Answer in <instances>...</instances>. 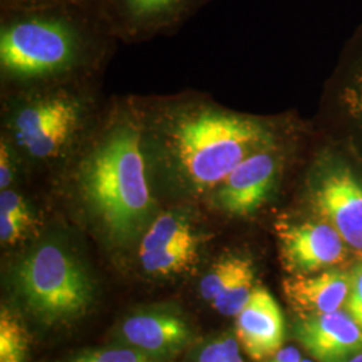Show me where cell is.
Here are the masks:
<instances>
[{
  "label": "cell",
  "instance_id": "obj_20",
  "mask_svg": "<svg viewBox=\"0 0 362 362\" xmlns=\"http://www.w3.org/2000/svg\"><path fill=\"white\" fill-rule=\"evenodd\" d=\"M345 311L362 329V259L350 272V290Z\"/></svg>",
  "mask_w": 362,
  "mask_h": 362
},
{
  "label": "cell",
  "instance_id": "obj_22",
  "mask_svg": "<svg viewBox=\"0 0 362 362\" xmlns=\"http://www.w3.org/2000/svg\"><path fill=\"white\" fill-rule=\"evenodd\" d=\"M179 0H128V7L136 16H148L163 13Z\"/></svg>",
  "mask_w": 362,
  "mask_h": 362
},
{
  "label": "cell",
  "instance_id": "obj_10",
  "mask_svg": "<svg viewBox=\"0 0 362 362\" xmlns=\"http://www.w3.org/2000/svg\"><path fill=\"white\" fill-rule=\"evenodd\" d=\"M294 334L318 362H349L362 353V329L346 311L299 318Z\"/></svg>",
  "mask_w": 362,
  "mask_h": 362
},
{
  "label": "cell",
  "instance_id": "obj_21",
  "mask_svg": "<svg viewBox=\"0 0 362 362\" xmlns=\"http://www.w3.org/2000/svg\"><path fill=\"white\" fill-rule=\"evenodd\" d=\"M231 336H224L208 342L207 345L200 350L196 362H227L230 345H231Z\"/></svg>",
  "mask_w": 362,
  "mask_h": 362
},
{
  "label": "cell",
  "instance_id": "obj_28",
  "mask_svg": "<svg viewBox=\"0 0 362 362\" xmlns=\"http://www.w3.org/2000/svg\"><path fill=\"white\" fill-rule=\"evenodd\" d=\"M299 362H313L311 360H306V358H302Z\"/></svg>",
  "mask_w": 362,
  "mask_h": 362
},
{
  "label": "cell",
  "instance_id": "obj_9",
  "mask_svg": "<svg viewBox=\"0 0 362 362\" xmlns=\"http://www.w3.org/2000/svg\"><path fill=\"white\" fill-rule=\"evenodd\" d=\"M285 318L269 290L258 286L246 306L236 315L235 333L242 349L251 360L263 361L282 349Z\"/></svg>",
  "mask_w": 362,
  "mask_h": 362
},
{
  "label": "cell",
  "instance_id": "obj_3",
  "mask_svg": "<svg viewBox=\"0 0 362 362\" xmlns=\"http://www.w3.org/2000/svg\"><path fill=\"white\" fill-rule=\"evenodd\" d=\"M16 297L43 325H59L83 315L94 286L83 266L65 247L45 243L22 259L13 275Z\"/></svg>",
  "mask_w": 362,
  "mask_h": 362
},
{
  "label": "cell",
  "instance_id": "obj_5",
  "mask_svg": "<svg viewBox=\"0 0 362 362\" xmlns=\"http://www.w3.org/2000/svg\"><path fill=\"white\" fill-rule=\"evenodd\" d=\"M78 105L65 97H47L22 107L13 118L18 145L35 158L57 155L77 128Z\"/></svg>",
  "mask_w": 362,
  "mask_h": 362
},
{
  "label": "cell",
  "instance_id": "obj_26",
  "mask_svg": "<svg viewBox=\"0 0 362 362\" xmlns=\"http://www.w3.org/2000/svg\"><path fill=\"white\" fill-rule=\"evenodd\" d=\"M239 342L236 338L231 339V345H230V353H228V360L227 362H245L242 356H240V349H239Z\"/></svg>",
  "mask_w": 362,
  "mask_h": 362
},
{
  "label": "cell",
  "instance_id": "obj_25",
  "mask_svg": "<svg viewBox=\"0 0 362 362\" xmlns=\"http://www.w3.org/2000/svg\"><path fill=\"white\" fill-rule=\"evenodd\" d=\"M300 360H302V356L299 350L294 346H287L276 351L269 362H299Z\"/></svg>",
  "mask_w": 362,
  "mask_h": 362
},
{
  "label": "cell",
  "instance_id": "obj_18",
  "mask_svg": "<svg viewBox=\"0 0 362 362\" xmlns=\"http://www.w3.org/2000/svg\"><path fill=\"white\" fill-rule=\"evenodd\" d=\"M254 290L255 270L254 264H251L212 300V306L226 317H236L246 306Z\"/></svg>",
  "mask_w": 362,
  "mask_h": 362
},
{
  "label": "cell",
  "instance_id": "obj_11",
  "mask_svg": "<svg viewBox=\"0 0 362 362\" xmlns=\"http://www.w3.org/2000/svg\"><path fill=\"white\" fill-rule=\"evenodd\" d=\"M278 172V160L270 148L246 157L220 184L216 200L226 212L245 216L257 211L269 197Z\"/></svg>",
  "mask_w": 362,
  "mask_h": 362
},
{
  "label": "cell",
  "instance_id": "obj_6",
  "mask_svg": "<svg viewBox=\"0 0 362 362\" xmlns=\"http://www.w3.org/2000/svg\"><path fill=\"white\" fill-rule=\"evenodd\" d=\"M282 264L291 275L329 270L346 255V243L327 221H305L278 227Z\"/></svg>",
  "mask_w": 362,
  "mask_h": 362
},
{
  "label": "cell",
  "instance_id": "obj_12",
  "mask_svg": "<svg viewBox=\"0 0 362 362\" xmlns=\"http://www.w3.org/2000/svg\"><path fill=\"white\" fill-rule=\"evenodd\" d=\"M350 272L324 270L291 275L284 282V293L299 318L322 315L345 308L349 296Z\"/></svg>",
  "mask_w": 362,
  "mask_h": 362
},
{
  "label": "cell",
  "instance_id": "obj_4",
  "mask_svg": "<svg viewBox=\"0 0 362 362\" xmlns=\"http://www.w3.org/2000/svg\"><path fill=\"white\" fill-rule=\"evenodd\" d=\"M73 54V35L59 22L26 21L1 33V66L13 76L34 77L57 71L71 61Z\"/></svg>",
  "mask_w": 362,
  "mask_h": 362
},
{
  "label": "cell",
  "instance_id": "obj_24",
  "mask_svg": "<svg viewBox=\"0 0 362 362\" xmlns=\"http://www.w3.org/2000/svg\"><path fill=\"white\" fill-rule=\"evenodd\" d=\"M350 110L357 116L362 124V73L356 78L353 85L348 89V100Z\"/></svg>",
  "mask_w": 362,
  "mask_h": 362
},
{
  "label": "cell",
  "instance_id": "obj_7",
  "mask_svg": "<svg viewBox=\"0 0 362 362\" xmlns=\"http://www.w3.org/2000/svg\"><path fill=\"white\" fill-rule=\"evenodd\" d=\"M117 337L122 345L157 360L187 348L192 341V330L177 311L153 308L132 313L119 325Z\"/></svg>",
  "mask_w": 362,
  "mask_h": 362
},
{
  "label": "cell",
  "instance_id": "obj_1",
  "mask_svg": "<svg viewBox=\"0 0 362 362\" xmlns=\"http://www.w3.org/2000/svg\"><path fill=\"white\" fill-rule=\"evenodd\" d=\"M81 192L105 231L117 243L139 236L153 214L139 132L129 125L112 130L79 175Z\"/></svg>",
  "mask_w": 362,
  "mask_h": 362
},
{
  "label": "cell",
  "instance_id": "obj_16",
  "mask_svg": "<svg viewBox=\"0 0 362 362\" xmlns=\"http://www.w3.org/2000/svg\"><path fill=\"white\" fill-rule=\"evenodd\" d=\"M28 334L21 320L6 308L0 314V362H25Z\"/></svg>",
  "mask_w": 362,
  "mask_h": 362
},
{
  "label": "cell",
  "instance_id": "obj_19",
  "mask_svg": "<svg viewBox=\"0 0 362 362\" xmlns=\"http://www.w3.org/2000/svg\"><path fill=\"white\" fill-rule=\"evenodd\" d=\"M70 362H158L140 350L122 346H109L83 350L74 356Z\"/></svg>",
  "mask_w": 362,
  "mask_h": 362
},
{
  "label": "cell",
  "instance_id": "obj_23",
  "mask_svg": "<svg viewBox=\"0 0 362 362\" xmlns=\"http://www.w3.org/2000/svg\"><path fill=\"white\" fill-rule=\"evenodd\" d=\"M13 181V163L7 144L1 143L0 148V188L7 189Z\"/></svg>",
  "mask_w": 362,
  "mask_h": 362
},
{
  "label": "cell",
  "instance_id": "obj_17",
  "mask_svg": "<svg viewBox=\"0 0 362 362\" xmlns=\"http://www.w3.org/2000/svg\"><path fill=\"white\" fill-rule=\"evenodd\" d=\"M252 262L243 257L230 255L218 260L200 282V293L206 300L212 302L233 279L251 266Z\"/></svg>",
  "mask_w": 362,
  "mask_h": 362
},
{
  "label": "cell",
  "instance_id": "obj_13",
  "mask_svg": "<svg viewBox=\"0 0 362 362\" xmlns=\"http://www.w3.org/2000/svg\"><path fill=\"white\" fill-rule=\"evenodd\" d=\"M184 243H197L189 221L177 214H163L149 224L140 243V254Z\"/></svg>",
  "mask_w": 362,
  "mask_h": 362
},
{
  "label": "cell",
  "instance_id": "obj_15",
  "mask_svg": "<svg viewBox=\"0 0 362 362\" xmlns=\"http://www.w3.org/2000/svg\"><path fill=\"white\" fill-rule=\"evenodd\" d=\"M197 243H184L140 254L144 270L153 275H168L187 269L196 257Z\"/></svg>",
  "mask_w": 362,
  "mask_h": 362
},
{
  "label": "cell",
  "instance_id": "obj_8",
  "mask_svg": "<svg viewBox=\"0 0 362 362\" xmlns=\"http://www.w3.org/2000/svg\"><path fill=\"white\" fill-rule=\"evenodd\" d=\"M313 202L346 246L362 254V185L356 176L346 168L326 172L314 189Z\"/></svg>",
  "mask_w": 362,
  "mask_h": 362
},
{
  "label": "cell",
  "instance_id": "obj_27",
  "mask_svg": "<svg viewBox=\"0 0 362 362\" xmlns=\"http://www.w3.org/2000/svg\"><path fill=\"white\" fill-rule=\"evenodd\" d=\"M349 362H362V353H358L357 356H354Z\"/></svg>",
  "mask_w": 362,
  "mask_h": 362
},
{
  "label": "cell",
  "instance_id": "obj_2",
  "mask_svg": "<svg viewBox=\"0 0 362 362\" xmlns=\"http://www.w3.org/2000/svg\"><path fill=\"white\" fill-rule=\"evenodd\" d=\"M260 122L219 110L184 115L169 132V151L181 177L202 191L221 184L246 157L270 148Z\"/></svg>",
  "mask_w": 362,
  "mask_h": 362
},
{
  "label": "cell",
  "instance_id": "obj_14",
  "mask_svg": "<svg viewBox=\"0 0 362 362\" xmlns=\"http://www.w3.org/2000/svg\"><path fill=\"white\" fill-rule=\"evenodd\" d=\"M33 223V215L23 197L10 189L0 194V240L3 245L16 242Z\"/></svg>",
  "mask_w": 362,
  "mask_h": 362
}]
</instances>
